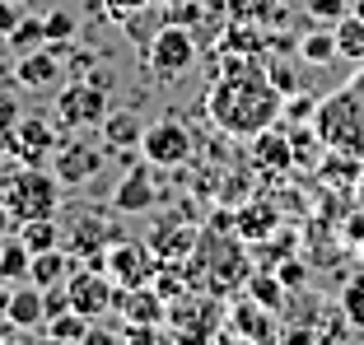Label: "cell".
Returning a JSON list of instances; mask_svg holds the SVG:
<instances>
[{"label":"cell","mask_w":364,"mask_h":345,"mask_svg":"<svg viewBox=\"0 0 364 345\" xmlns=\"http://www.w3.org/2000/svg\"><path fill=\"white\" fill-rule=\"evenodd\" d=\"M341 313L350 327H364V280H350L341 294Z\"/></svg>","instance_id":"836d02e7"},{"label":"cell","mask_w":364,"mask_h":345,"mask_svg":"<svg viewBox=\"0 0 364 345\" xmlns=\"http://www.w3.org/2000/svg\"><path fill=\"white\" fill-rule=\"evenodd\" d=\"M14 234L28 243V252H47V248H61V229H56V215L47 219H23Z\"/></svg>","instance_id":"83f0119b"},{"label":"cell","mask_w":364,"mask_h":345,"mask_svg":"<svg viewBox=\"0 0 364 345\" xmlns=\"http://www.w3.org/2000/svg\"><path fill=\"white\" fill-rule=\"evenodd\" d=\"M220 336L247 341V345H267V341L280 336V327H276V317H271V308H262L257 299H238V303H229V317H225V332Z\"/></svg>","instance_id":"8fae6325"},{"label":"cell","mask_w":364,"mask_h":345,"mask_svg":"<svg viewBox=\"0 0 364 345\" xmlns=\"http://www.w3.org/2000/svg\"><path fill=\"white\" fill-rule=\"evenodd\" d=\"M196 238H201V229H192L187 224V219H159V224L150 229V238H145V243H150V252L159 261H187L192 257V248H196Z\"/></svg>","instance_id":"2e32d148"},{"label":"cell","mask_w":364,"mask_h":345,"mask_svg":"<svg viewBox=\"0 0 364 345\" xmlns=\"http://www.w3.org/2000/svg\"><path fill=\"white\" fill-rule=\"evenodd\" d=\"M14 75H19L23 89H52V84H61V56L43 43L14 61Z\"/></svg>","instance_id":"ffe728a7"},{"label":"cell","mask_w":364,"mask_h":345,"mask_svg":"<svg viewBox=\"0 0 364 345\" xmlns=\"http://www.w3.org/2000/svg\"><path fill=\"white\" fill-rule=\"evenodd\" d=\"M10 84H19V75H14V65L0 56V98H10Z\"/></svg>","instance_id":"60d3db41"},{"label":"cell","mask_w":364,"mask_h":345,"mask_svg":"<svg viewBox=\"0 0 364 345\" xmlns=\"http://www.w3.org/2000/svg\"><path fill=\"white\" fill-rule=\"evenodd\" d=\"M205 112L225 136L252 141L257 131L280 121L285 94L271 84V75L262 65H252V56H225L220 75L210 80V94H205Z\"/></svg>","instance_id":"6da1fadb"},{"label":"cell","mask_w":364,"mask_h":345,"mask_svg":"<svg viewBox=\"0 0 364 345\" xmlns=\"http://www.w3.org/2000/svg\"><path fill=\"white\" fill-rule=\"evenodd\" d=\"M28 266H33V252H28V243H23L19 234L0 248V275L10 285H19V280H28Z\"/></svg>","instance_id":"4316f807"},{"label":"cell","mask_w":364,"mask_h":345,"mask_svg":"<svg viewBox=\"0 0 364 345\" xmlns=\"http://www.w3.org/2000/svg\"><path fill=\"white\" fill-rule=\"evenodd\" d=\"M313 112H318V98H313V94H304V89L285 94V121H289V126H304V121H313Z\"/></svg>","instance_id":"4dcf8cb0"},{"label":"cell","mask_w":364,"mask_h":345,"mask_svg":"<svg viewBox=\"0 0 364 345\" xmlns=\"http://www.w3.org/2000/svg\"><path fill=\"white\" fill-rule=\"evenodd\" d=\"M107 117V89L98 80H75L56 94V121L70 131H85V126H98Z\"/></svg>","instance_id":"52a82bcc"},{"label":"cell","mask_w":364,"mask_h":345,"mask_svg":"<svg viewBox=\"0 0 364 345\" xmlns=\"http://www.w3.org/2000/svg\"><path fill=\"white\" fill-rule=\"evenodd\" d=\"M154 163L140 159L127 168V177L117 182V192H112V210L117 215H145V210H154V201H159V187H154Z\"/></svg>","instance_id":"7c38bea8"},{"label":"cell","mask_w":364,"mask_h":345,"mask_svg":"<svg viewBox=\"0 0 364 345\" xmlns=\"http://www.w3.org/2000/svg\"><path fill=\"white\" fill-rule=\"evenodd\" d=\"M234 229L243 243H262L280 229V210L267 201V196H252V201H238L234 205Z\"/></svg>","instance_id":"d6986e66"},{"label":"cell","mask_w":364,"mask_h":345,"mask_svg":"<svg viewBox=\"0 0 364 345\" xmlns=\"http://www.w3.org/2000/svg\"><path fill=\"white\" fill-rule=\"evenodd\" d=\"M289 163H294V136L280 126H267L252 136V172H289Z\"/></svg>","instance_id":"ac0fdd59"},{"label":"cell","mask_w":364,"mask_h":345,"mask_svg":"<svg viewBox=\"0 0 364 345\" xmlns=\"http://www.w3.org/2000/svg\"><path fill=\"white\" fill-rule=\"evenodd\" d=\"M56 131L47 117H19V131H14V159L19 163H47L56 154Z\"/></svg>","instance_id":"e0dca14e"},{"label":"cell","mask_w":364,"mask_h":345,"mask_svg":"<svg viewBox=\"0 0 364 345\" xmlns=\"http://www.w3.org/2000/svg\"><path fill=\"white\" fill-rule=\"evenodd\" d=\"M313 131H318V141L332 154L364 159V98L355 89H341V94L322 98L318 112H313Z\"/></svg>","instance_id":"3957f363"},{"label":"cell","mask_w":364,"mask_h":345,"mask_svg":"<svg viewBox=\"0 0 364 345\" xmlns=\"http://www.w3.org/2000/svg\"><path fill=\"white\" fill-rule=\"evenodd\" d=\"M145 5H154V0H103V10L112 14V19H117V23H127L131 14H140V10H145Z\"/></svg>","instance_id":"74e56055"},{"label":"cell","mask_w":364,"mask_h":345,"mask_svg":"<svg viewBox=\"0 0 364 345\" xmlns=\"http://www.w3.org/2000/svg\"><path fill=\"white\" fill-rule=\"evenodd\" d=\"M19 5H23V0H19Z\"/></svg>","instance_id":"c3c4849f"},{"label":"cell","mask_w":364,"mask_h":345,"mask_svg":"<svg viewBox=\"0 0 364 345\" xmlns=\"http://www.w3.org/2000/svg\"><path fill=\"white\" fill-rule=\"evenodd\" d=\"M43 332L52 336V341H61V345H75V341H89V317L75 313V308H65V313L47 317Z\"/></svg>","instance_id":"484cf974"},{"label":"cell","mask_w":364,"mask_h":345,"mask_svg":"<svg viewBox=\"0 0 364 345\" xmlns=\"http://www.w3.org/2000/svg\"><path fill=\"white\" fill-rule=\"evenodd\" d=\"M247 299H257L262 308L280 313V308L289 303V290H285V280H280L271 266H262V270H252V275H247Z\"/></svg>","instance_id":"cb8c5ba5"},{"label":"cell","mask_w":364,"mask_h":345,"mask_svg":"<svg viewBox=\"0 0 364 345\" xmlns=\"http://www.w3.org/2000/svg\"><path fill=\"white\" fill-rule=\"evenodd\" d=\"M346 0H309V14L313 19H322V23H336V19H346Z\"/></svg>","instance_id":"8d00e7d4"},{"label":"cell","mask_w":364,"mask_h":345,"mask_svg":"<svg viewBox=\"0 0 364 345\" xmlns=\"http://www.w3.org/2000/svg\"><path fill=\"white\" fill-rule=\"evenodd\" d=\"M350 10H355V14H360V19H364V0H355V5H350Z\"/></svg>","instance_id":"f6af8a7d"},{"label":"cell","mask_w":364,"mask_h":345,"mask_svg":"<svg viewBox=\"0 0 364 345\" xmlns=\"http://www.w3.org/2000/svg\"><path fill=\"white\" fill-rule=\"evenodd\" d=\"M0 201L14 210V219H47L61 210V177L47 172L43 163H23L10 182L0 187Z\"/></svg>","instance_id":"277c9868"},{"label":"cell","mask_w":364,"mask_h":345,"mask_svg":"<svg viewBox=\"0 0 364 345\" xmlns=\"http://www.w3.org/2000/svg\"><path fill=\"white\" fill-rule=\"evenodd\" d=\"M117 238H122V229L107 224L103 215H75L70 219V234H65V252L75 261H89V257H98V252H107Z\"/></svg>","instance_id":"4fadbf2b"},{"label":"cell","mask_w":364,"mask_h":345,"mask_svg":"<svg viewBox=\"0 0 364 345\" xmlns=\"http://www.w3.org/2000/svg\"><path fill=\"white\" fill-rule=\"evenodd\" d=\"M98 168H103V150L89 141H65L52 154V172L61 177V187H85Z\"/></svg>","instance_id":"5bb4252c"},{"label":"cell","mask_w":364,"mask_h":345,"mask_svg":"<svg viewBox=\"0 0 364 345\" xmlns=\"http://www.w3.org/2000/svg\"><path fill=\"white\" fill-rule=\"evenodd\" d=\"M350 89H355V94H360V98H364V70H360V75H355V80H350Z\"/></svg>","instance_id":"ee69618b"},{"label":"cell","mask_w":364,"mask_h":345,"mask_svg":"<svg viewBox=\"0 0 364 345\" xmlns=\"http://www.w3.org/2000/svg\"><path fill=\"white\" fill-rule=\"evenodd\" d=\"M299 61H309V65L336 61V33H332V28H313V33H304V38H299Z\"/></svg>","instance_id":"f1b7e54d"},{"label":"cell","mask_w":364,"mask_h":345,"mask_svg":"<svg viewBox=\"0 0 364 345\" xmlns=\"http://www.w3.org/2000/svg\"><path fill=\"white\" fill-rule=\"evenodd\" d=\"M0 248H5V243H0Z\"/></svg>","instance_id":"7dc6e473"},{"label":"cell","mask_w":364,"mask_h":345,"mask_svg":"<svg viewBox=\"0 0 364 345\" xmlns=\"http://www.w3.org/2000/svg\"><path fill=\"white\" fill-rule=\"evenodd\" d=\"M10 294H14V285L0 275V317H5V303H10Z\"/></svg>","instance_id":"7bdbcfd3"},{"label":"cell","mask_w":364,"mask_h":345,"mask_svg":"<svg viewBox=\"0 0 364 345\" xmlns=\"http://www.w3.org/2000/svg\"><path fill=\"white\" fill-rule=\"evenodd\" d=\"M19 103H14V98H0V150L10 154L14 150V131H19Z\"/></svg>","instance_id":"1f68e13d"},{"label":"cell","mask_w":364,"mask_h":345,"mask_svg":"<svg viewBox=\"0 0 364 345\" xmlns=\"http://www.w3.org/2000/svg\"><path fill=\"white\" fill-rule=\"evenodd\" d=\"M225 317H229V308H225L220 294L187 290L182 299L168 303V336H173V341H187V345L215 341V336L225 332Z\"/></svg>","instance_id":"5b68a950"},{"label":"cell","mask_w":364,"mask_h":345,"mask_svg":"<svg viewBox=\"0 0 364 345\" xmlns=\"http://www.w3.org/2000/svg\"><path fill=\"white\" fill-rule=\"evenodd\" d=\"M192 131L182 126L178 117H159L145 126V141H140V154L154 163V168H182L192 159Z\"/></svg>","instance_id":"ba28073f"},{"label":"cell","mask_w":364,"mask_h":345,"mask_svg":"<svg viewBox=\"0 0 364 345\" xmlns=\"http://www.w3.org/2000/svg\"><path fill=\"white\" fill-rule=\"evenodd\" d=\"M65 290H70V308H75V313H85L89 322L117 308V280H112L107 270L75 266V270H70V280H65Z\"/></svg>","instance_id":"9c48e42d"},{"label":"cell","mask_w":364,"mask_h":345,"mask_svg":"<svg viewBox=\"0 0 364 345\" xmlns=\"http://www.w3.org/2000/svg\"><path fill=\"white\" fill-rule=\"evenodd\" d=\"M122 322H150V327H164L168 322V299H164L154 285H136V290H122L117 285V308Z\"/></svg>","instance_id":"9a60e30c"},{"label":"cell","mask_w":364,"mask_h":345,"mask_svg":"<svg viewBox=\"0 0 364 345\" xmlns=\"http://www.w3.org/2000/svg\"><path fill=\"white\" fill-rule=\"evenodd\" d=\"M5 322L14 327V332H38V327L47 322V308H43V290L33 280H19L10 294V303H5Z\"/></svg>","instance_id":"44dd1931"},{"label":"cell","mask_w":364,"mask_h":345,"mask_svg":"<svg viewBox=\"0 0 364 345\" xmlns=\"http://www.w3.org/2000/svg\"><path fill=\"white\" fill-rule=\"evenodd\" d=\"M267 75H271V84H276L280 94H294V89H304V84H299V75H294V65H289V61H271V65H267Z\"/></svg>","instance_id":"d590c367"},{"label":"cell","mask_w":364,"mask_h":345,"mask_svg":"<svg viewBox=\"0 0 364 345\" xmlns=\"http://www.w3.org/2000/svg\"><path fill=\"white\" fill-rule=\"evenodd\" d=\"M271 270L285 280V290H304V285H309V266H304V261H294V257H285L280 266H271Z\"/></svg>","instance_id":"e575fe53"},{"label":"cell","mask_w":364,"mask_h":345,"mask_svg":"<svg viewBox=\"0 0 364 345\" xmlns=\"http://www.w3.org/2000/svg\"><path fill=\"white\" fill-rule=\"evenodd\" d=\"M332 33H336V56L364 65V19H360V14H346V19H336Z\"/></svg>","instance_id":"d4e9b609"},{"label":"cell","mask_w":364,"mask_h":345,"mask_svg":"<svg viewBox=\"0 0 364 345\" xmlns=\"http://www.w3.org/2000/svg\"><path fill=\"white\" fill-rule=\"evenodd\" d=\"M23 10H19V0H0V38H10L14 28H19Z\"/></svg>","instance_id":"ab89813d"},{"label":"cell","mask_w":364,"mask_h":345,"mask_svg":"<svg viewBox=\"0 0 364 345\" xmlns=\"http://www.w3.org/2000/svg\"><path fill=\"white\" fill-rule=\"evenodd\" d=\"M5 43H10L14 52L23 56V52H33V47H43V43H47V23H43V19H33V14H23L19 28H14L10 38H5Z\"/></svg>","instance_id":"f546056e"},{"label":"cell","mask_w":364,"mask_h":345,"mask_svg":"<svg viewBox=\"0 0 364 345\" xmlns=\"http://www.w3.org/2000/svg\"><path fill=\"white\" fill-rule=\"evenodd\" d=\"M14 229H19V219H14V210L5 201H0V234H14Z\"/></svg>","instance_id":"b9f144b4"},{"label":"cell","mask_w":364,"mask_h":345,"mask_svg":"<svg viewBox=\"0 0 364 345\" xmlns=\"http://www.w3.org/2000/svg\"><path fill=\"white\" fill-rule=\"evenodd\" d=\"M154 270H159V257L150 252V243H131V238H117L107 248V275L122 285V290H136V285H150Z\"/></svg>","instance_id":"30bf717a"},{"label":"cell","mask_w":364,"mask_h":345,"mask_svg":"<svg viewBox=\"0 0 364 345\" xmlns=\"http://www.w3.org/2000/svg\"><path fill=\"white\" fill-rule=\"evenodd\" d=\"M98 131H103V150H112V154H131L145 141V126H140L136 112H107L98 121Z\"/></svg>","instance_id":"7402d4cb"},{"label":"cell","mask_w":364,"mask_h":345,"mask_svg":"<svg viewBox=\"0 0 364 345\" xmlns=\"http://www.w3.org/2000/svg\"><path fill=\"white\" fill-rule=\"evenodd\" d=\"M80 261L70 257L65 248H47V252H33V266H28V280L38 285V290H52V285H65L70 280V270H75Z\"/></svg>","instance_id":"603a6c76"},{"label":"cell","mask_w":364,"mask_h":345,"mask_svg":"<svg viewBox=\"0 0 364 345\" xmlns=\"http://www.w3.org/2000/svg\"><path fill=\"white\" fill-rule=\"evenodd\" d=\"M159 5H173V0H159Z\"/></svg>","instance_id":"bcb514c9"},{"label":"cell","mask_w":364,"mask_h":345,"mask_svg":"<svg viewBox=\"0 0 364 345\" xmlns=\"http://www.w3.org/2000/svg\"><path fill=\"white\" fill-rule=\"evenodd\" d=\"M145 65H150V75L159 80V84L182 80L196 65V33L182 28V23H164L150 38V47H145Z\"/></svg>","instance_id":"8992f818"},{"label":"cell","mask_w":364,"mask_h":345,"mask_svg":"<svg viewBox=\"0 0 364 345\" xmlns=\"http://www.w3.org/2000/svg\"><path fill=\"white\" fill-rule=\"evenodd\" d=\"M247 275H252V261L243 252V238L234 229H201L192 257H187V280L192 290H210L220 299L247 290Z\"/></svg>","instance_id":"7a4b0ae2"},{"label":"cell","mask_w":364,"mask_h":345,"mask_svg":"<svg viewBox=\"0 0 364 345\" xmlns=\"http://www.w3.org/2000/svg\"><path fill=\"white\" fill-rule=\"evenodd\" d=\"M43 308H47V317L65 313V308H70V290H65V285H52V290H43Z\"/></svg>","instance_id":"f35d334b"},{"label":"cell","mask_w":364,"mask_h":345,"mask_svg":"<svg viewBox=\"0 0 364 345\" xmlns=\"http://www.w3.org/2000/svg\"><path fill=\"white\" fill-rule=\"evenodd\" d=\"M43 23H47V43H70V38H75V14L70 10L43 14Z\"/></svg>","instance_id":"d6a6232c"}]
</instances>
